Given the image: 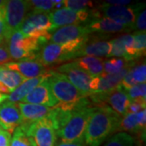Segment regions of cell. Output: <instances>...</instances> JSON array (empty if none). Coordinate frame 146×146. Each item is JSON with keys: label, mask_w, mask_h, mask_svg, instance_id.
<instances>
[{"label": "cell", "mask_w": 146, "mask_h": 146, "mask_svg": "<svg viewBox=\"0 0 146 146\" xmlns=\"http://www.w3.org/2000/svg\"><path fill=\"white\" fill-rule=\"evenodd\" d=\"M132 77L136 84L145 83L146 80V65L145 62L141 63L138 65L133 66L131 68Z\"/></svg>", "instance_id": "obj_32"}, {"label": "cell", "mask_w": 146, "mask_h": 146, "mask_svg": "<svg viewBox=\"0 0 146 146\" xmlns=\"http://www.w3.org/2000/svg\"><path fill=\"white\" fill-rule=\"evenodd\" d=\"M133 53L135 60L145 55L146 34L145 32H136L133 34Z\"/></svg>", "instance_id": "obj_27"}, {"label": "cell", "mask_w": 146, "mask_h": 146, "mask_svg": "<svg viewBox=\"0 0 146 146\" xmlns=\"http://www.w3.org/2000/svg\"><path fill=\"white\" fill-rule=\"evenodd\" d=\"M7 96L8 95H3V94H0V104H2L3 102H4L7 98Z\"/></svg>", "instance_id": "obj_41"}, {"label": "cell", "mask_w": 146, "mask_h": 146, "mask_svg": "<svg viewBox=\"0 0 146 146\" xmlns=\"http://www.w3.org/2000/svg\"><path fill=\"white\" fill-rule=\"evenodd\" d=\"M6 35H7V28H6L3 15L1 10L0 11V45L5 43Z\"/></svg>", "instance_id": "obj_36"}, {"label": "cell", "mask_w": 146, "mask_h": 146, "mask_svg": "<svg viewBox=\"0 0 146 146\" xmlns=\"http://www.w3.org/2000/svg\"><path fill=\"white\" fill-rule=\"evenodd\" d=\"M138 7H126V6H115L104 3L99 4L98 7L90 11L92 19L109 18L112 21L119 23L123 26L135 29L136 11Z\"/></svg>", "instance_id": "obj_6"}, {"label": "cell", "mask_w": 146, "mask_h": 146, "mask_svg": "<svg viewBox=\"0 0 146 146\" xmlns=\"http://www.w3.org/2000/svg\"><path fill=\"white\" fill-rule=\"evenodd\" d=\"M50 76H43L36 78L27 79L25 81H24L21 84H20L15 90H13L8 94L7 98V102L13 103H18L19 102H21L36 85H38L44 80L50 77Z\"/></svg>", "instance_id": "obj_22"}, {"label": "cell", "mask_w": 146, "mask_h": 146, "mask_svg": "<svg viewBox=\"0 0 146 146\" xmlns=\"http://www.w3.org/2000/svg\"><path fill=\"white\" fill-rule=\"evenodd\" d=\"M121 119L107 106H94L85 131V144L89 146L101 145L111 134L116 133Z\"/></svg>", "instance_id": "obj_1"}, {"label": "cell", "mask_w": 146, "mask_h": 146, "mask_svg": "<svg viewBox=\"0 0 146 146\" xmlns=\"http://www.w3.org/2000/svg\"><path fill=\"white\" fill-rule=\"evenodd\" d=\"M146 109L136 114H128L123 116L119 122L116 132H126L145 135Z\"/></svg>", "instance_id": "obj_18"}, {"label": "cell", "mask_w": 146, "mask_h": 146, "mask_svg": "<svg viewBox=\"0 0 146 146\" xmlns=\"http://www.w3.org/2000/svg\"><path fill=\"white\" fill-rule=\"evenodd\" d=\"M10 93V90L7 89L5 85H3V84L0 83V94H3V95H8Z\"/></svg>", "instance_id": "obj_40"}, {"label": "cell", "mask_w": 146, "mask_h": 146, "mask_svg": "<svg viewBox=\"0 0 146 146\" xmlns=\"http://www.w3.org/2000/svg\"><path fill=\"white\" fill-rule=\"evenodd\" d=\"M94 111L91 105L72 110L64 125L56 131L63 142H84L85 131Z\"/></svg>", "instance_id": "obj_4"}, {"label": "cell", "mask_w": 146, "mask_h": 146, "mask_svg": "<svg viewBox=\"0 0 146 146\" xmlns=\"http://www.w3.org/2000/svg\"><path fill=\"white\" fill-rule=\"evenodd\" d=\"M90 35L86 25H73L60 27L50 34L49 40L50 43L63 44L76 40L88 37Z\"/></svg>", "instance_id": "obj_15"}, {"label": "cell", "mask_w": 146, "mask_h": 146, "mask_svg": "<svg viewBox=\"0 0 146 146\" xmlns=\"http://www.w3.org/2000/svg\"><path fill=\"white\" fill-rule=\"evenodd\" d=\"M88 98L96 106H107L122 118L126 115L127 109L130 104L125 90L120 85L110 92L91 94Z\"/></svg>", "instance_id": "obj_10"}, {"label": "cell", "mask_w": 146, "mask_h": 146, "mask_svg": "<svg viewBox=\"0 0 146 146\" xmlns=\"http://www.w3.org/2000/svg\"><path fill=\"white\" fill-rule=\"evenodd\" d=\"M5 2L6 1H2V0H0V11L2 10L3 8V7H4V4H5Z\"/></svg>", "instance_id": "obj_42"}, {"label": "cell", "mask_w": 146, "mask_h": 146, "mask_svg": "<svg viewBox=\"0 0 146 146\" xmlns=\"http://www.w3.org/2000/svg\"><path fill=\"white\" fill-rule=\"evenodd\" d=\"M49 15L55 29L67 25L88 24L93 20L90 11H74L65 7L52 11Z\"/></svg>", "instance_id": "obj_11"}, {"label": "cell", "mask_w": 146, "mask_h": 146, "mask_svg": "<svg viewBox=\"0 0 146 146\" xmlns=\"http://www.w3.org/2000/svg\"><path fill=\"white\" fill-rule=\"evenodd\" d=\"M13 60L11 59L6 43L0 45V65H4L6 63H11Z\"/></svg>", "instance_id": "obj_34"}, {"label": "cell", "mask_w": 146, "mask_h": 146, "mask_svg": "<svg viewBox=\"0 0 146 146\" xmlns=\"http://www.w3.org/2000/svg\"><path fill=\"white\" fill-rule=\"evenodd\" d=\"M17 106L20 109L22 117L21 125H29L38 120L49 118L54 108L41 105L29 104L24 102H18Z\"/></svg>", "instance_id": "obj_19"}, {"label": "cell", "mask_w": 146, "mask_h": 146, "mask_svg": "<svg viewBox=\"0 0 146 146\" xmlns=\"http://www.w3.org/2000/svg\"><path fill=\"white\" fill-rule=\"evenodd\" d=\"M47 40L24 35L20 30L11 33L6 40V45L13 61L34 59L39 50Z\"/></svg>", "instance_id": "obj_5"}, {"label": "cell", "mask_w": 146, "mask_h": 146, "mask_svg": "<svg viewBox=\"0 0 146 146\" xmlns=\"http://www.w3.org/2000/svg\"><path fill=\"white\" fill-rule=\"evenodd\" d=\"M89 39L88 36L63 44L47 42L36 53L34 59L46 68L52 64L70 61L76 58V54Z\"/></svg>", "instance_id": "obj_3"}, {"label": "cell", "mask_w": 146, "mask_h": 146, "mask_svg": "<svg viewBox=\"0 0 146 146\" xmlns=\"http://www.w3.org/2000/svg\"><path fill=\"white\" fill-rule=\"evenodd\" d=\"M135 65L132 64L121 70L119 72L115 74H105L102 73L100 76L93 77L89 84V89L91 94L106 93L119 86L122 80L125 76L127 72Z\"/></svg>", "instance_id": "obj_13"}, {"label": "cell", "mask_w": 146, "mask_h": 146, "mask_svg": "<svg viewBox=\"0 0 146 146\" xmlns=\"http://www.w3.org/2000/svg\"><path fill=\"white\" fill-rule=\"evenodd\" d=\"M47 79L44 80L38 85H36L21 102L41 105L50 108L55 107L58 102L53 95Z\"/></svg>", "instance_id": "obj_17"}, {"label": "cell", "mask_w": 146, "mask_h": 146, "mask_svg": "<svg viewBox=\"0 0 146 146\" xmlns=\"http://www.w3.org/2000/svg\"><path fill=\"white\" fill-rule=\"evenodd\" d=\"M11 134L0 129V146H10Z\"/></svg>", "instance_id": "obj_37"}, {"label": "cell", "mask_w": 146, "mask_h": 146, "mask_svg": "<svg viewBox=\"0 0 146 146\" xmlns=\"http://www.w3.org/2000/svg\"><path fill=\"white\" fill-rule=\"evenodd\" d=\"M112 50V45L110 42L106 41H92L88 42L84 45L82 48L76 54V58L84 56H92V57L105 58L110 57Z\"/></svg>", "instance_id": "obj_21"}, {"label": "cell", "mask_w": 146, "mask_h": 146, "mask_svg": "<svg viewBox=\"0 0 146 146\" xmlns=\"http://www.w3.org/2000/svg\"><path fill=\"white\" fill-rule=\"evenodd\" d=\"M57 72L64 75L73 85L82 94L89 97L91 94L89 84L93 77L80 68L75 61L64 63L57 68Z\"/></svg>", "instance_id": "obj_12"}, {"label": "cell", "mask_w": 146, "mask_h": 146, "mask_svg": "<svg viewBox=\"0 0 146 146\" xmlns=\"http://www.w3.org/2000/svg\"><path fill=\"white\" fill-rule=\"evenodd\" d=\"M4 66L20 73L25 79L36 78L43 76H50L54 72L43 66L42 63L36 61V59L12 61L11 63L4 64Z\"/></svg>", "instance_id": "obj_14"}, {"label": "cell", "mask_w": 146, "mask_h": 146, "mask_svg": "<svg viewBox=\"0 0 146 146\" xmlns=\"http://www.w3.org/2000/svg\"><path fill=\"white\" fill-rule=\"evenodd\" d=\"M135 62H127L123 58H112L103 62V73L105 74H115L121 70L134 64Z\"/></svg>", "instance_id": "obj_25"}, {"label": "cell", "mask_w": 146, "mask_h": 146, "mask_svg": "<svg viewBox=\"0 0 146 146\" xmlns=\"http://www.w3.org/2000/svg\"><path fill=\"white\" fill-rule=\"evenodd\" d=\"M146 103H142V102H130V104L128 106L127 109V113L126 115L128 114H136L140 112L143 110L146 109Z\"/></svg>", "instance_id": "obj_35"}, {"label": "cell", "mask_w": 146, "mask_h": 146, "mask_svg": "<svg viewBox=\"0 0 146 146\" xmlns=\"http://www.w3.org/2000/svg\"><path fill=\"white\" fill-rule=\"evenodd\" d=\"M25 36L49 40L50 34L55 30L47 12L28 13L19 29Z\"/></svg>", "instance_id": "obj_7"}, {"label": "cell", "mask_w": 146, "mask_h": 146, "mask_svg": "<svg viewBox=\"0 0 146 146\" xmlns=\"http://www.w3.org/2000/svg\"><path fill=\"white\" fill-rule=\"evenodd\" d=\"M29 3L30 11L34 12L50 13L55 9V3L52 0H30Z\"/></svg>", "instance_id": "obj_29"}, {"label": "cell", "mask_w": 146, "mask_h": 146, "mask_svg": "<svg viewBox=\"0 0 146 146\" xmlns=\"http://www.w3.org/2000/svg\"><path fill=\"white\" fill-rule=\"evenodd\" d=\"M130 102L146 103V84H137L125 91Z\"/></svg>", "instance_id": "obj_28"}, {"label": "cell", "mask_w": 146, "mask_h": 146, "mask_svg": "<svg viewBox=\"0 0 146 146\" xmlns=\"http://www.w3.org/2000/svg\"><path fill=\"white\" fill-rule=\"evenodd\" d=\"M75 62L80 68L85 71L92 77H96L103 73L104 58L92 56H84L76 58Z\"/></svg>", "instance_id": "obj_23"}, {"label": "cell", "mask_w": 146, "mask_h": 146, "mask_svg": "<svg viewBox=\"0 0 146 146\" xmlns=\"http://www.w3.org/2000/svg\"><path fill=\"white\" fill-rule=\"evenodd\" d=\"M20 127L30 138L32 146H55L56 145V131L52 121L49 118Z\"/></svg>", "instance_id": "obj_8"}, {"label": "cell", "mask_w": 146, "mask_h": 146, "mask_svg": "<svg viewBox=\"0 0 146 146\" xmlns=\"http://www.w3.org/2000/svg\"><path fill=\"white\" fill-rule=\"evenodd\" d=\"M22 124V117L17 103L5 101L0 104L1 129L12 134L16 127Z\"/></svg>", "instance_id": "obj_16"}, {"label": "cell", "mask_w": 146, "mask_h": 146, "mask_svg": "<svg viewBox=\"0 0 146 146\" xmlns=\"http://www.w3.org/2000/svg\"><path fill=\"white\" fill-rule=\"evenodd\" d=\"M104 146H135V140L128 133L118 132L108 138Z\"/></svg>", "instance_id": "obj_26"}, {"label": "cell", "mask_w": 146, "mask_h": 146, "mask_svg": "<svg viewBox=\"0 0 146 146\" xmlns=\"http://www.w3.org/2000/svg\"><path fill=\"white\" fill-rule=\"evenodd\" d=\"M89 29L90 34L100 33V34H115L119 33H128L131 29L123 26L109 18H99L90 21L85 25Z\"/></svg>", "instance_id": "obj_20"}, {"label": "cell", "mask_w": 146, "mask_h": 146, "mask_svg": "<svg viewBox=\"0 0 146 146\" xmlns=\"http://www.w3.org/2000/svg\"><path fill=\"white\" fill-rule=\"evenodd\" d=\"M107 4H110V5H115V6H125L129 4L131 2L127 1V0H121V1H117V0H110V1H106L105 2Z\"/></svg>", "instance_id": "obj_38"}, {"label": "cell", "mask_w": 146, "mask_h": 146, "mask_svg": "<svg viewBox=\"0 0 146 146\" xmlns=\"http://www.w3.org/2000/svg\"><path fill=\"white\" fill-rule=\"evenodd\" d=\"M10 146H32L30 138L20 126L13 132V136L11 138Z\"/></svg>", "instance_id": "obj_31"}, {"label": "cell", "mask_w": 146, "mask_h": 146, "mask_svg": "<svg viewBox=\"0 0 146 146\" xmlns=\"http://www.w3.org/2000/svg\"><path fill=\"white\" fill-rule=\"evenodd\" d=\"M146 28V11L141 9L136 16L135 21V29L137 32H145Z\"/></svg>", "instance_id": "obj_33"}, {"label": "cell", "mask_w": 146, "mask_h": 146, "mask_svg": "<svg viewBox=\"0 0 146 146\" xmlns=\"http://www.w3.org/2000/svg\"><path fill=\"white\" fill-rule=\"evenodd\" d=\"M0 129H1V127H0Z\"/></svg>", "instance_id": "obj_44"}, {"label": "cell", "mask_w": 146, "mask_h": 146, "mask_svg": "<svg viewBox=\"0 0 146 146\" xmlns=\"http://www.w3.org/2000/svg\"><path fill=\"white\" fill-rule=\"evenodd\" d=\"M63 7L74 11H89L94 8V3L87 0H63Z\"/></svg>", "instance_id": "obj_30"}, {"label": "cell", "mask_w": 146, "mask_h": 146, "mask_svg": "<svg viewBox=\"0 0 146 146\" xmlns=\"http://www.w3.org/2000/svg\"><path fill=\"white\" fill-rule=\"evenodd\" d=\"M26 80L16 71L9 69L4 65H0V83L5 85L10 92L15 90Z\"/></svg>", "instance_id": "obj_24"}, {"label": "cell", "mask_w": 146, "mask_h": 146, "mask_svg": "<svg viewBox=\"0 0 146 146\" xmlns=\"http://www.w3.org/2000/svg\"><path fill=\"white\" fill-rule=\"evenodd\" d=\"M55 146H85L84 142H63L60 141Z\"/></svg>", "instance_id": "obj_39"}, {"label": "cell", "mask_w": 146, "mask_h": 146, "mask_svg": "<svg viewBox=\"0 0 146 146\" xmlns=\"http://www.w3.org/2000/svg\"><path fill=\"white\" fill-rule=\"evenodd\" d=\"M136 146H145L144 145H143V141H142V140H140V141H138L137 144L136 143Z\"/></svg>", "instance_id": "obj_43"}, {"label": "cell", "mask_w": 146, "mask_h": 146, "mask_svg": "<svg viewBox=\"0 0 146 146\" xmlns=\"http://www.w3.org/2000/svg\"><path fill=\"white\" fill-rule=\"evenodd\" d=\"M47 80L58 102L55 107L63 110H73L91 105L89 98L76 89L63 74L54 71Z\"/></svg>", "instance_id": "obj_2"}, {"label": "cell", "mask_w": 146, "mask_h": 146, "mask_svg": "<svg viewBox=\"0 0 146 146\" xmlns=\"http://www.w3.org/2000/svg\"><path fill=\"white\" fill-rule=\"evenodd\" d=\"M30 11L29 1L8 0L6 1L2 12L7 28L6 40L11 33L18 31L21 25Z\"/></svg>", "instance_id": "obj_9"}]
</instances>
